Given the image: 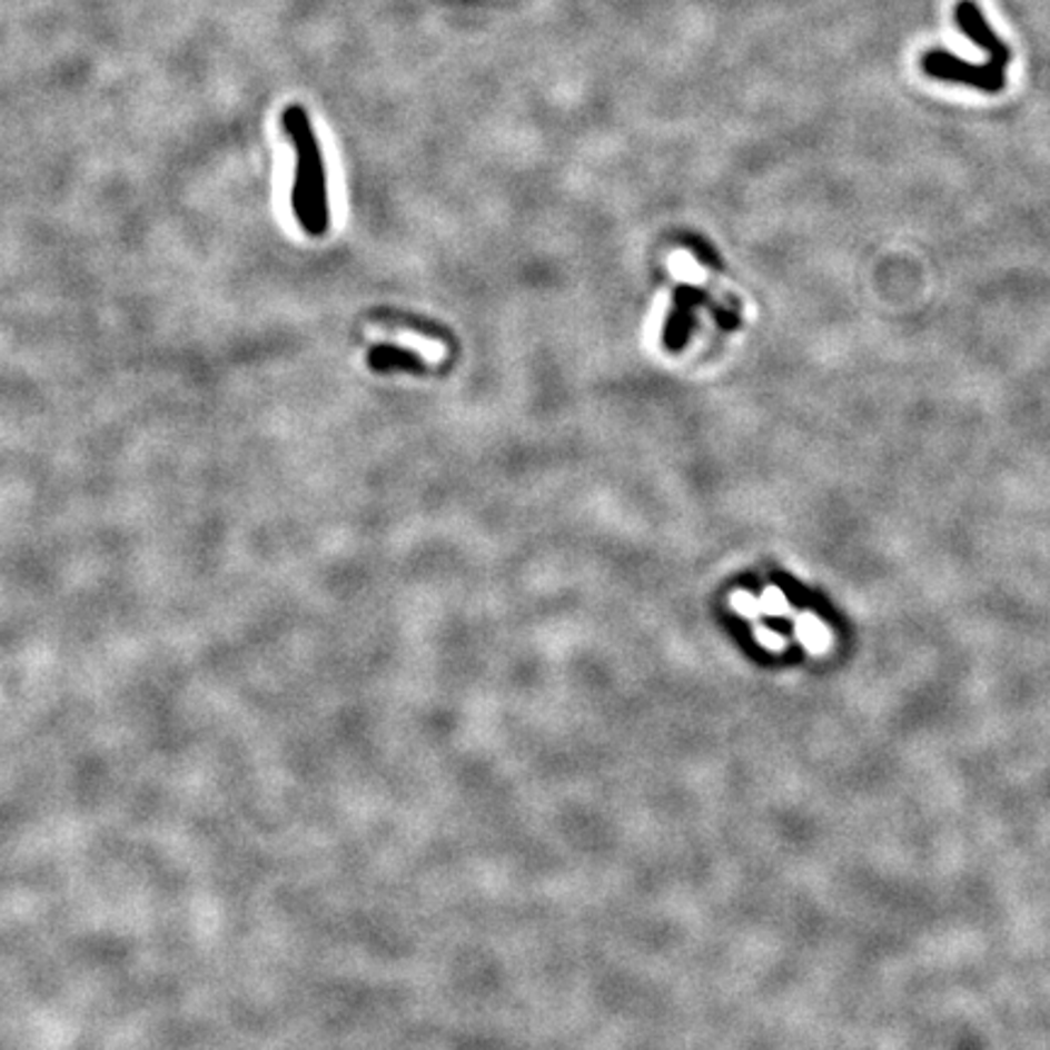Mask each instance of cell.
<instances>
[{"label":"cell","instance_id":"cell-6","mask_svg":"<svg viewBox=\"0 0 1050 1050\" xmlns=\"http://www.w3.org/2000/svg\"><path fill=\"white\" fill-rule=\"evenodd\" d=\"M761 613L764 615H785L788 613V598L783 596V591L776 586H769L764 591V598L759 601Z\"/></svg>","mask_w":1050,"mask_h":1050},{"label":"cell","instance_id":"cell-1","mask_svg":"<svg viewBox=\"0 0 1050 1050\" xmlns=\"http://www.w3.org/2000/svg\"><path fill=\"white\" fill-rule=\"evenodd\" d=\"M287 127L297 143L299 161H297V182L293 192L295 215L309 236H321L328 227V209H326V188H324V170L317 141H314L311 129L299 110L287 112Z\"/></svg>","mask_w":1050,"mask_h":1050},{"label":"cell","instance_id":"cell-4","mask_svg":"<svg viewBox=\"0 0 1050 1050\" xmlns=\"http://www.w3.org/2000/svg\"><path fill=\"white\" fill-rule=\"evenodd\" d=\"M367 365L373 367L375 373H414V375H424L426 373V363L416 356L414 350H404L397 346H375L370 353H367Z\"/></svg>","mask_w":1050,"mask_h":1050},{"label":"cell","instance_id":"cell-3","mask_svg":"<svg viewBox=\"0 0 1050 1050\" xmlns=\"http://www.w3.org/2000/svg\"><path fill=\"white\" fill-rule=\"evenodd\" d=\"M955 24L961 28V32L970 39V42L980 47L982 51H988V57H990L988 63L997 66V69H1004L1009 59H1012L1007 44L997 37V32L990 28L988 20H984L982 16V10L978 8V3H973V0H961V3L955 6Z\"/></svg>","mask_w":1050,"mask_h":1050},{"label":"cell","instance_id":"cell-7","mask_svg":"<svg viewBox=\"0 0 1050 1050\" xmlns=\"http://www.w3.org/2000/svg\"><path fill=\"white\" fill-rule=\"evenodd\" d=\"M732 608L734 611H740L742 615H746V618H761V606H759V601L752 596V594H746V591H734L732 594Z\"/></svg>","mask_w":1050,"mask_h":1050},{"label":"cell","instance_id":"cell-5","mask_svg":"<svg viewBox=\"0 0 1050 1050\" xmlns=\"http://www.w3.org/2000/svg\"><path fill=\"white\" fill-rule=\"evenodd\" d=\"M795 635H798L800 642H803V647L810 654H824L832 645L830 630H826V625L820 618H815L812 613H800L798 615Z\"/></svg>","mask_w":1050,"mask_h":1050},{"label":"cell","instance_id":"cell-2","mask_svg":"<svg viewBox=\"0 0 1050 1050\" xmlns=\"http://www.w3.org/2000/svg\"><path fill=\"white\" fill-rule=\"evenodd\" d=\"M922 69L931 78H939V81L970 86L984 90V93H1000L1007 83L1004 69H997L992 63H968L949 55V51H929V55H924Z\"/></svg>","mask_w":1050,"mask_h":1050},{"label":"cell","instance_id":"cell-8","mask_svg":"<svg viewBox=\"0 0 1050 1050\" xmlns=\"http://www.w3.org/2000/svg\"><path fill=\"white\" fill-rule=\"evenodd\" d=\"M756 640H759L761 645H764L766 650H773V652L785 650V637L779 635V633H773V630H769V627H764V625L756 627Z\"/></svg>","mask_w":1050,"mask_h":1050}]
</instances>
